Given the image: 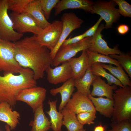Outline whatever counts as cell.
I'll use <instances>...</instances> for the list:
<instances>
[{
	"label": "cell",
	"mask_w": 131,
	"mask_h": 131,
	"mask_svg": "<svg viewBox=\"0 0 131 131\" xmlns=\"http://www.w3.org/2000/svg\"><path fill=\"white\" fill-rule=\"evenodd\" d=\"M13 43L15 58L19 65L23 68L31 69L35 80L43 78L48 68L52 66L50 50L40 44L34 35Z\"/></svg>",
	"instance_id": "1"
},
{
	"label": "cell",
	"mask_w": 131,
	"mask_h": 131,
	"mask_svg": "<svg viewBox=\"0 0 131 131\" xmlns=\"http://www.w3.org/2000/svg\"><path fill=\"white\" fill-rule=\"evenodd\" d=\"M0 75V103L6 102L14 106L16 97L20 90L36 86L33 71L28 68H23L18 75L4 73Z\"/></svg>",
	"instance_id": "2"
},
{
	"label": "cell",
	"mask_w": 131,
	"mask_h": 131,
	"mask_svg": "<svg viewBox=\"0 0 131 131\" xmlns=\"http://www.w3.org/2000/svg\"><path fill=\"white\" fill-rule=\"evenodd\" d=\"M94 2L88 0H61L54 8V14L57 16L63 10L68 9H80L90 13Z\"/></svg>",
	"instance_id": "15"
},
{
	"label": "cell",
	"mask_w": 131,
	"mask_h": 131,
	"mask_svg": "<svg viewBox=\"0 0 131 131\" xmlns=\"http://www.w3.org/2000/svg\"><path fill=\"white\" fill-rule=\"evenodd\" d=\"M92 37H85L76 43L62 46L53 59L52 66H58L73 58L79 52L88 49Z\"/></svg>",
	"instance_id": "8"
},
{
	"label": "cell",
	"mask_w": 131,
	"mask_h": 131,
	"mask_svg": "<svg viewBox=\"0 0 131 131\" xmlns=\"http://www.w3.org/2000/svg\"><path fill=\"white\" fill-rule=\"evenodd\" d=\"M119 6L121 16L131 17V5L124 0H113Z\"/></svg>",
	"instance_id": "33"
},
{
	"label": "cell",
	"mask_w": 131,
	"mask_h": 131,
	"mask_svg": "<svg viewBox=\"0 0 131 131\" xmlns=\"http://www.w3.org/2000/svg\"><path fill=\"white\" fill-rule=\"evenodd\" d=\"M68 61L72 70V78L74 80L82 77L88 68L91 67L86 50L82 51L79 57H73Z\"/></svg>",
	"instance_id": "16"
},
{
	"label": "cell",
	"mask_w": 131,
	"mask_h": 131,
	"mask_svg": "<svg viewBox=\"0 0 131 131\" xmlns=\"http://www.w3.org/2000/svg\"><path fill=\"white\" fill-rule=\"evenodd\" d=\"M111 126V129L108 131H131V121L112 122Z\"/></svg>",
	"instance_id": "34"
},
{
	"label": "cell",
	"mask_w": 131,
	"mask_h": 131,
	"mask_svg": "<svg viewBox=\"0 0 131 131\" xmlns=\"http://www.w3.org/2000/svg\"><path fill=\"white\" fill-rule=\"evenodd\" d=\"M32 0H7L8 10L12 12H25V8Z\"/></svg>",
	"instance_id": "30"
},
{
	"label": "cell",
	"mask_w": 131,
	"mask_h": 131,
	"mask_svg": "<svg viewBox=\"0 0 131 131\" xmlns=\"http://www.w3.org/2000/svg\"><path fill=\"white\" fill-rule=\"evenodd\" d=\"M109 56L116 60L131 78V56L130 55L122 54L120 55L112 54Z\"/></svg>",
	"instance_id": "29"
},
{
	"label": "cell",
	"mask_w": 131,
	"mask_h": 131,
	"mask_svg": "<svg viewBox=\"0 0 131 131\" xmlns=\"http://www.w3.org/2000/svg\"><path fill=\"white\" fill-rule=\"evenodd\" d=\"M91 85L93 89L90 95L93 97H105L111 99H113V95L114 91L117 88L115 85H110L106 83L98 76H95Z\"/></svg>",
	"instance_id": "19"
},
{
	"label": "cell",
	"mask_w": 131,
	"mask_h": 131,
	"mask_svg": "<svg viewBox=\"0 0 131 131\" xmlns=\"http://www.w3.org/2000/svg\"><path fill=\"white\" fill-rule=\"evenodd\" d=\"M2 40L0 38V41Z\"/></svg>",
	"instance_id": "41"
},
{
	"label": "cell",
	"mask_w": 131,
	"mask_h": 131,
	"mask_svg": "<svg viewBox=\"0 0 131 131\" xmlns=\"http://www.w3.org/2000/svg\"><path fill=\"white\" fill-rule=\"evenodd\" d=\"M11 106L6 102L0 103V121L6 123L11 130L16 128L20 119V113L16 111L13 110Z\"/></svg>",
	"instance_id": "17"
},
{
	"label": "cell",
	"mask_w": 131,
	"mask_h": 131,
	"mask_svg": "<svg viewBox=\"0 0 131 131\" xmlns=\"http://www.w3.org/2000/svg\"><path fill=\"white\" fill-rule=\"evenodd\" d=\"M61 20L62 23V28L60 37L55 48L50 52L52 59L68 35L73 31L79 28L83 22V20L72 12L63 14Z\"/></svg>",
	"instance_id": "11"
},
{
	"label": "cell",
	"mask_w": 131,
	"mask_h": 131,
	"mask_svg": "<svg viewBox=\"0 0 131 131\" xmlns=\"http://www.w3.org/2000/svg\"><path fill=\"white\" fill-rule=\"evenodd\" d=\"M23 68L15 59L13 42L2 40L0 41V71L19 74Z\"/></svg>",
	"instance_id": "4"
},
{
	"label": "cell",
	"mask_w": 131,
	"mask_h": 131,
	"mask_svg": "<svg viewBox=\"0 0 131 131\" xmlns=\"http://www.w3.org/2000/svg\"><path fill=\"white\" fill-rule=\"evenodd\" d=\"M85 38L83 33L68 39H66L64 42L62 46H65L77 43Z\"/></svg>",
	"instance_id": "36"
},
{
	"label": "cell",
	"mask_w": 131,
	"mask_h": 131,
	"mask_svg": "<svg viewBox=\"0 0 131 131\" xmlns=\"http://www.w3.org/2000/svg\"><path fill=\"white\" fill-rule=\"evenodd\" d=\"M46 72L47 74V80L51 84H56L64 83L72 78V70L68 61L54 68L50 66Z\"/></svg>",
	"instance_id": "14"
},
{
	"label": "cell",
	"mask_w": 131,
	"mask_h": 131,
	"mask_svg": "<svg viewBox=\"0 0 131 131\" xmlns=\"http://www.w3.org/2000/svg\"><path fill=\"white\" fill-rule=\"evenodd\" d=\"M25 12L30 14L43 29L51 24L45 17L40 0H32L26 7Z\"/></svg>",
	"instance_id": "22"
},
{
	"label": "cell",
	"mask_w": 131,
	"mask_h": 131,
	"mask_svg": "<svg viewBox=\"0 0 131 131\" xmlns=\"http://www.w3.org/2000/svg\"><path fill=\"white\" fill-rule=\"evenodd\" d=\"M47 91L45 88L37 86L25 89L19 91L16 97V101H21L26 103L33 109L34 112L43 105Z\"/></svg>",
	"instance_id": "9"
},
{
	"label": "cell",
	"mask_w": 131,
	"mask_h": 131,
	"mask_svg": "<svg viewBox=\"0 0 131 131\" xmlns=\"http://www.w3.org/2000/svg\"><path fill=\"white\" fill-rule=\"evenodd\" d=\"M95 76L93 74L91 67H89L82 77L74 80V86L77 91L88 97L91 93L90 86Z\"/></svg>",
	"instance_id": "23"
},
{
	"label": "cell",
	"mask_w": 131,
	"mask_h": 131,
	"mask_svg": "<svg viewBox=\"0 0 131 131\" xmlns=\"http://www.w3.org/2000/svg\"><path fill=\"white\" fill-rule=\"evenodd\" d=\"M78 131H86V129H84V128L81 129Z\"/></svg>",
	"instance_id": "40"
},
{
	"label": "cell",
	"mask_w": 131,
	"mask_h": 131,
	"mask_svg": "<svg viewBox=\"0 0 131 131\" xmlns=\"http://www.w3.org/2000/svg\"><path fill=\"white\" fill-rule=\"evenodd\" d=\"M96 111L86 112L79 113L76 116L81 124L90 125L94 123V121L96 118Z\"/></svg>",
	"instance_id": "31"
},
{
	"label": "cell",
	"mask_w": 131,
	"mask_h": 131,
	"mask_svg": "<svg viewBox=\"0 0 131 131\" xmlns=\"http://www.w3.org/2000/svg\"><path fill=\"white\" fill-rule=\"evenodd\" d=\"M9 16L13 29L18 33L23 34L30 32L37 36L43 30L33 17L27 12L18 13L12 12Z\"/></svg>",
	"instance_id": "5"
},
{
	"label": "cell",
	"mask_w": 131,
	"mask_h": 131,
	"mask_svg": "<svg viewBox=\"0 0 131 131\" xmlns=\"http://www.w3.org/2000/svg\"><path fill=\"white\" fill-rule=\"evenodd\" d=\"M93 74L96 76H101L105 78L107 80V84L112 85L114 84L120 87H123L120 82L110 73H107L102 66L101 63H96L91 66Z\"/></svg>",
	"instance_id": "27"
},
{
	"label": "cell",
	"mask_w": 131,
	"mask_h": 131,
	"mask_svg": "<svg viewBox=\"0 0 131 131\" xmlns=\"http://www.w3.org/2000/svg\"><path fill=\"white\" fill-rule=\"evenodd\" d=\"M117 5L113 0L98 1L94 2L90 13L99 15L106 23L105 28H111L113 24L117 22L121 16L118 9L115 7Z\"/></svg>",
	"instance_id": "7"
},
{
	"label": "cell",
	"mask_w": 131,
	"mask_h": 131,
	"mask_svg": "<svg viewBox=\"0 0 131 131\" xmlns=\"http://www.w3.org/2000/svg\"><path fill=\"white\" fill-rule=\"evenodd\" d=\"M0 131H1L0 130Z\"/></svg>",
	"instance_id": "42"
},
{
	"label": "cell",
	"mask_w": 131,
	"mask_h": 131,
	"mask_svg": "<svg viewBox=\"0 0 131 131\" xmlns=\"http://www.w3.org/2000/svg\"><path fill=\"white\" fill-rule=\"evenodd\" d=\"M105 127L101 124L95 128L94 131H105Z\"/></svg>",
	"instance_id": "38"
},
{
	"label": "cell",
	"mask_w": 131,
	"mask_h": 131,
	"mask_svg": "<svg viewBox=\"0 0 131 131\" xmlns=\"http://www.w3.org/2000/svg\"><path fill=\"white\" fill-rule=\"evenodd\" d=\"M5 128L6 130V131H11L10 129L9 126L8 124H6L5 126Z\"/></svg>",
	"instance_id": "39"
},
{
	"label": "cell",
	"mask_w": 131,
	"mask_h": 131,
	"mask_svg": "<svg viewBox=\"0 0 131 131\" xmlns=\"http://www.w3.org/2000/svg\"><path fill=\"white\" fill-rule=\"evenodd\" d=\"M114 111L112 122L131 121V87H119L113 94Z\"/></svg>",
	"instance_id": "3"
},
{
	"label": "cell",
	"mask_w": 131,
	"mask_h": 131,
	"mask_svg": "<svg viewBox=\"0 0 131 131\" xmlns=\"http://www.w3.org/2000/svg\"><path fill=\"white\" fill-rule=\"evenodd\" d=\"M104 28L105 25L101 24L92 37L91 43L88 50L93 52L106 56L122 54V51L117 47L115 46L113 48H110L106 42L103 39V35L101 32Z\"/></svg>",
	"instance_id": "12"
},
{
	"label": "cell",
	"mask_w": 131,
	"mask_h": 131,
	"mask_svg": "<svg viewBox=\"0 0 131 131\" xmlns=\"http://www.w3.org/2000/svg\"><path fill=\"white\" fill-rule=\"evenodd\" d=\"M43 107V105H41L33 112V119L29 123L32 127L31 131H48L51 128L50 123L44 114Z\"/></svg>",
	"instance_id": "20"
},
{
	"label": "cell",
	"mask_w": 131,
	"mask_h": 131,
	"mask_svg": "<svg viewBox=\"0 0 131 131\" xmlns=\"http://www.w3.org/2000/svg\"><path fill=\"white\" fill-rule=\"evenodd\" d=\"M86 51L91 66L93 64L96 63H108L116 66L120 65L116 60L111 58L109 56L93 52L88 49Z\"/></svg>",
	"instance_id": "28"
},
{
	"label": "cell",
	"mask_w": 131,
	"mask_h": 131,
	"mask_svg": "<svg viewBox=\"0 0 131 131\" xmlns=\"http://www.w3.org/2000/svg\"><path fill=\"white\" fill-rule=\"evenodd\" d=\"M8 10L7 0H0V38L14 42L21 39L23 34L13 29Z\"/></svg>",
	"instance_id": "6"
},
{
	"label": "cell",
	"mask_w": 131,
	"mask_h": 131,
	"mask_svg": "<svg viewBox=\"0 0 131 131\" xmlns=\"http://www.w3.org/2000/svg\"><path fill=\"white\" fill-rule=\"evenodd\" d=\"M103 20L102 18L100 17L93 25L83 33L85 38L92 37L95 33L100 23Z\"/></svg>",
	"instance_id": "35"
},
{
	"label": "cell",
	"mask_w": 131,
	"mask_h": 131,
	"mask_svg": "<svg viewBox=\"0 0 131 131\" xmlns=\"http://www.w3.org/2000/svg\"><path fill=\"white\" fill-rule=\"evenodd\" d=\"M59 0H40L41 6L47 20L49 19L51 12L59 2Z\"/></svg>",
	"instance_id": "32"
},
{
	"label": "cell",
	"mask_w": 131,
	"mask_h": 131,
	"mask_svg": "<svg viewBox=\"0 0 131 131\" xmlns=\"http://www.w3.org/2000/svg\"><path fill=\"white\" fill-rule=\"evenodd\" d=\"M72 96L65 107L76 115L86 112L96 111L88 97L77 91L73 93Z\"/></svg>",
	"instance_id": "13"
},
{
	"label": "cell",
	"mask_w": 131,
	"mask_h": 131,
	"mask_svg": "<svg viewBox=\"0 0 131 131\" xmlns=\"http://www.w3.org/2000/svg\"><path fill=\"white\" fill-rule=\"evenodd\" d=\"M62 28L61 20H55L48 26L43 29L41 33L36 36L38 42L46 47L51 51L58 42Z\"/></svg>",
	"instance_id": "10"
},
{
	"label": "cell",
	"mask_w": 131,
	"mask_h": 131,
	"mask_svg": "<svg viewBox=\"0 0 131 131\" xmlns=\"http://www.w3.org/2000/svg\"><path fill=\"white\" fill-rule=\"evenodd\" d=\"M63 116V125L67 131H78L83 128V126L79 122L76 115L72 111L64 107L61 112Z\"/></svg>",
	"instance_id": "25"
},
{
	"label": "cell",
	"mask_w": 131,
	"mask_h": 131,
	"mask_svg": "<svg viewBox=\"0 0 131 131\" xmlns=\"http://www.w3.org/2000/svg\"><path fill=\"white\" fill-rule=\"evenodd\" d=\"M101 64L103 68L108 70L111 74L118 80L124 87H131L130 78L120 65L115 66L111 64Z\"/></svg>",
	"instance_id": "26"
},
{
	"label": "cell",
	"mask_w": 131,
	"mask_h": 131,
	"mask_svg": "<svg viewBox=\"0 0 131 131\" xmlns=\"http://www.w3.org/2000/svg\"><path fill=\"white\" fill-rule=\"evenodd\" d=\"M117 31L119 33L124 35L127 33L129 30V26L125 24L120 25L118 27Z\"/></svg>",
	"instance_id": "37"
},
{
	"label": "cell",
	"mask_w": 131,
	"mask_h": 131,
	"mask_svg": "<svg viewBox=\"0 0 131 131\" xmlns=\"http://www.w3.org/2000/svg\"><path fill=\"white\" fill-rule=\"evenodd\" d=\"M57 99L54 101L49 100L48 103L50 109L46 112L50 117L51 128L53 131H62L63 116L62 113L57 110Z\"/></svg>",
	"instance_id": "24"
},
{
	"label": "cell",
	"mask_w": 131,
	"mask_h": 131,
	"mask_svg": "<svg viewBox=\"0 0 131 131\" xmlns=\"http://www.w3.org/2000/svg\"><path fill=\"white\" fill-rule=\"evenodd\" d=\"M74 80L71 78L64 83L60 87L52 88L50 90V93L55 96L58 93L60 94L61 100L59 106L58 111L61 112L71 98L75 90Z\"/></svg>",
	"instance_id": "18"
},
{
	"label": "cell",
	"mask_w": 131,
	"mask_h": 131,
	"mask_svg": "<svg viewBox=\"0 0 131 131\" xmlns=\"http://www.w3.org/2000/svg\"><path fill=\"white\" fill-rule=\"evenodd\" d=\"M88 97L92 102L96 111L105 117H112L114 110L113 99L102 97L95 98L90 95Z\"/></svg>",
	"instance_id": "21"
}]
</instances>
